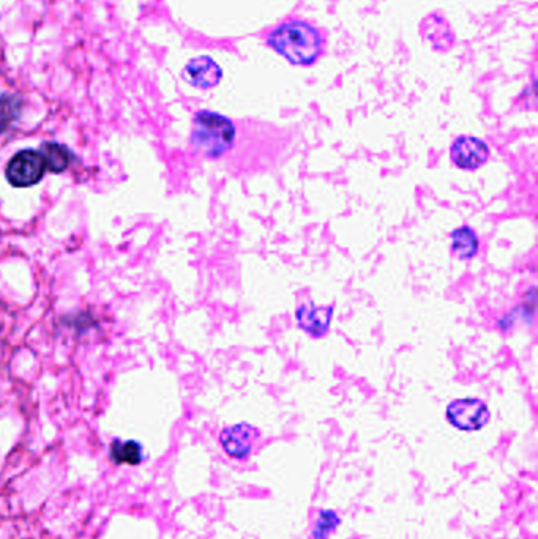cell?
I'll return each mask as SVG.
<instances>
[{"label":"cell","mask_w":538,"mask_h":539,"mask_svg":"<svg viewBox=\"0 0 538 539\" xmlns=\"http://www.w3.org/2000/svg\"><path fill=\"white\" fill-rule=\"evenodd\" d=\"M267 43L292 65L314 64L322 53L321 34L305 21L281 24L267 37Z\"/></svg>","instance_id":"obj_1"},{"label":"cell","mask_w":538,"mask_h":539,"mask_svg":"<svg viewBox=\"0 0 538 539\" xmlns=\"http://www.w3.org/2000/svg\"><path fill=\"white\" fill-rule=\"evenodd\" d=\"M236 125L218 112L199 111L193 119L191 145L207 160H218L231 152L236 142Z\"/></svg>","instance_id":"obj_2"},{"label":"cell","mask_w":538,"mask_h":539,"mask_svg":"<svg viewBox=\"0 0 538 539\" xmlns=\"http://www.w3.org/2000/svg\"><path fill=\"white\" fill-rule=\"evenodd\" d=\"M447 421L464 432L482 431L490 423V407L479 398L455 399L447 406Z\"/></svg>","instance_id":"obj_3"},{"label":"cell","mask_w":538,"mask_h":539,"mask_svg":"<svg viewBox=\"0 0 538 539\" xmlns=\"http://www.w3.org/2000/svg\"><path fill=\"white\" fill-rule=\"evenodd\" d=\"M45 171L46 164L42 153L29 149L16 153L8 163L5 175L8 182L16 188H27V186L37 185L43 179Z\"/></svg>","instance_id":"obj_4"},{"label":"cell","mask_w":538,"mask_h":539,"mask_svg":"<svg viewBox=\"0 0 538 539\" xmlns=\"http://www.w3.org/2000/svg\"><path fill=\"white\" fill-rule=\"evenodd\" d=\"M261 439V431L248 423L234 424L220 432V445L234 461H248Z\"/></svg>","instance_id":"obj_5"},{"label":"cell","mask_w":538,"mask_h":539,"mask_svg":"<svg viewBox=\"0 0 538 539\" xmlns=\"http://www.w3.org/2000/svg\"><path fill=\"white\" fill-rule=\"evenodd\" d=\"M450 160L461 171H477L490 160V145L474 136H460L450 145Z\"/></svg>","instance_id":"obj_6"},{"label":"cell","mask_w":538,"mask_h":539,"mask_svg":"<svg viewBox=\"0 0 538 539\" xmlns=\"http://www.w3.org/2000/svg\"><path fill=\"white\" fill-rule=\"evenodd\" d=\"M335 306H318L314 303H303L296 309L297 327L314 339L329 335Z\"/></svg>","instance_id":"obj_7"},{"label":"cell","mask_w":538,"mask_h":539,"mask_svg":"<svg viewBox=\"0 0 538 539\" xmlns=\"http://www.w3.org/2000/svg\"><path fill=\"white\" fill-rule=\"evenodd\" d=\"M184 78L196 89L209 90L220 84L223 71L210 57H198L185 67Z\"/></svg>","instance_id":"obj_8"},{"label":"cell","mask_w":538,"mask_h":539,"mask_svg":"<svg viewBox=\"0 0 538 539\" xmlns=\"http://www.w3.org/2000/svg\"><path fill=\"white\" fill-rule=\"evenodd\" d=\"M450 253L458 261H471L480 250V240L477 232L471 226H460L450 234Z\"/></svg>","instance_id":"obj_9"},{"label":"cell","mask_w":538,"mask_h":539,"mask_svg":"<svg viewBox=\"0 0 538 539\" xmlns=\"http://www.w3.org/2000/svg\"><path fill=\"white\" fill-rule=\"evenodd\" d=\"M341 525V517L337 511L321 508L316 511L311 522V539H330Z\"/></svg>","instance_id":"obj_10"},{"label":"cell","mask_w":538,"mask_h":539,"mask_svg":"<svg viewBox=\"0 0 538 539\" xmlns=\"http://www.w3.org/2000/svg\"><path fill=\"white\" fill-rule=\"evenodd\" d=\"M42 157L45 160L46 169L54 172V174H60L68 168V164L71 161V153L64 145L57 144V142H46L42 147Z\"/></svg>","instance_id":"obj_11"},{"label":"cell","mask_w":538,"mask_h":539,"mask_svg":"<svg viewBox=\"0 0 538 539\" xmlns=\"http://www.w3.org/2000/svg\"><path fill=\"white\" fill-rule=\"evenodd\" d=\"M111 459L116 464L139 465L142 462V447L141 443L135 440H114L111 445Z\"/></svg>","instance_id":"obj_12"},{"label":"cell","mask_w":538,"mask_h":539,"mask_svg":"<svg viewBox=\"0 0 538 539\" xmlns=\"http://www.w3.org/2000/svg\"><path fill=\"white\" fill-rule=\"evenodd\" d=\"M19 109H21V105H19L18 98L12 97V95L0 97V131L5 130L18 117Z\"/></svg>","instance_id":"obj_13"}]
</instances>
